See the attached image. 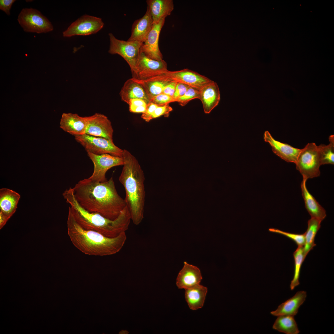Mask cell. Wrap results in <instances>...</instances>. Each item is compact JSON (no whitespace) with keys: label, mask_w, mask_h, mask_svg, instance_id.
<instances>
[{"label":"cell","mask_w":334,"mask_h":334,"mask_svg":"<svg viewBox=\"0 0 334 334\" xmlns=\"http://www.w3.org/2000/svg\"><path fill=\"white\" fill-rule=\"evenodd\" d=\"M73 189L76 199L82 208L111 220L117 218L127 206L125 199L118 194L112 177L103 182L84 179Z\"/></svg>","instance_id":"1"},{"label":"cell","mask_w":334,"mask_h":334,"mask_svg":"<svg viewBox=\"0 0 334 334\" xmlns=\"http://www.w3.org/2000/svg\"><path fill=\"white\" fill-rule=\"evenodd\" d=\"M123 167L119 180L125 191V200L131 220L136 225L144 218L145 191L143 171L138 161L129 151L123 150Z\"/></svg>","instance_id":"2"},{"label":"cell","mask_w":334,"mask_h":334,"mask_svg":"<svg viewBox=\"0 0 334 334\" xmlns=\"http://www.w3.org/2000/svg\"><path fill=\"white\" fill-rule=\"evenodd\" d=\"M67 227L68 234L73 244L87 255L103 256L115 254L122 249L127 239L126 232L111 238L96 231L85 229L77 222L69 211Z\"/></svg>","instance_id":"3"},{"label":"cell","mask_w":334,"mask_h":334,"mask_svg":"<svg viewBox=\"0 0 334 334\" xmlns=\"http://www.w3.org/2000/svg\"><path fill=\"white\" fill-rule=\"evenodd\" d=\"M62 195L71 205L69 211L84 229L96 231L111 238L117 237L128 230L131 217L127 206L117 218L111 220L99 214L89 212L82 208L76 199L72 188L66 190Z\"/></svg>","instance_id":"4"},{"label":"cell","mask_w":334,"mask_h":334,"mask_svg":"<svg viewBox=\"0 0 334 334\" xmlns=\"http://www.w3.org/2000/svg\"><path fill=\"white\" fill-rule=\"evenodd\" d=\"M295 164L303 178L307 180L319 176L321 165L318 146L314 143H307L301 149Z\"/></svg>","instance_id":"5"},{"label":"cell","mask_w":334,"mask_h":334,"mask_svg":"<svg viewBox=\"0 0 334 334\" xmlns=\"http://www.w3.org/2000/svg\"><path fill=\"white\" fill-rule=\"evenodd\" d=\"M110 46L108 52L118 54L122 57L129 65L134 77L136 73L137 63L140 53L142 42L125 41L117 39L112 33L109 34Z\"/></svg>","instance_id":"6"},{"label":"cell","mask_w":334,"mask_h":334,"mask_svg":"<svg viewBox=\"0 0 334 334\" xmlns=\"http://www.w3.org/2000/svg\"><path fill=\"white\" fill-rule=\"evenodd\" d=\"M17 20L24 31L37 33H45L53 30L51 22L38 10L32 8L23 9Z\"/></svg>","instance_id":"7"},{"label":"cell","mask_w":334,"mask_h":334,"mask_svg":"<svg viewBox=\"0 0 334 334\" xmlns=\"http://www.w3.org/2000/svg\"><path fill=\"white\" fill-rule=\"evenodd\" d=\"M75 138L84 147L87 153L97 155L107 154L122 156L123 150L115 145L113 141L106 139L86 134L75 136Z\"/></svg>","instance_id":"8"},{"label":"cell","mask_w":334,"mask_h":334,"mask_svg":"<svg viewBox=\"0 0 334 334\" xmlns=\"http://www.w3.org/2000/svg\"><path fill=\"white\" fill-rule=\"evenodd\" d=\"M104 25L101 18L85 15L72 23L63 32V36L68 37L75 35H88L98 32Z\"/></svg>","instance_id":"9"},{"label":"cell","mask_w":334,"mask_h":334,"mask_svg":"<svg viewBox=\"0 0 334 334\" xmlns=\"http://www.w3.org/2000/svg\"><path fill=\"white\" fill-rule=\"evenodd\" d=\"M88 155L94 165L93 172L88 178L96 182L107 181L105 176L107 171L113 167L123 164L122 157L107 154L97 155L90 152H88Z\"/></svg>","instance_id":"10"},{"label":"cell","mask_w":334,"mask_h":334,"mask_svg":"<svg viewBox=\"0 0 334 334\" xmlns=\"http://www.w3.org/2000/svg\"><path fill=\"white\" fill-rule=\"evenodd\" d=\"M168 71L167 63L164 60L152 59L140 52L137 63L136 75L133 78L145 80L164 74Z\"/></svg>","instance_id":"11"},{"label":"cell","mask_w":334,"mask_h":334,"mask_svg":"<svg viewBox=\"0 0 334 334\" xmlns=\"http://www.w3.org/2000/svg\"><path fill=\"white\" fill-rule=\"evenodd\" d=\"M171 81L182 83L200 91L213 81L208 77L188 69L179 71H168L160 75Z\"/></svg>","instance_id":"12"},{"label":"cell","mask_w":334,"mask_h":334,"mask_svg":"<svg viewBox=\"0 0 334 334\" xmlns=\"http://www.w3.org/2000/svg\"><path fill=\"white\" fill-rule=\"evenodd\" d=\"M165 20V19H162L158 22L153 23L140 48V52L146 56L158 61L163 60V55L159 48V39Z\"/></svg>","instance_id":"13"},{"label":"cell","mask_w":334,"mask_h":334,"mask_svg":"<svg viewBox=\"0 0 334 334\" xmlns=\"http://www.w3.org/2000/svg\"><path fill=\"white\" fill-rule=\"evenodd\" d=\"M88 124L86 134L113 141V130L110 121L105 115L99 113L87 117Z\"/></svg>","instance_id":"14"},{"label":"cell","mask_w":334,"mask_h":334,"mask_svg":"<svg viewBox=\"0 0 334 334\" xmlns=\"http://www.w3.org/2000/svg\"><path fill=\"white\" fill-rule=\"evenodd\" d=\"M263 137L264 141L270 145L274 154L287 162L295 163L301 149L276 140L268 131L264 132Z\"/></svg>","instance_id":"15"},{"label":"cell","mask_w":334,"mask_h":334,"mask_svg":"<svg viewBox=\"0 0 334 334\" xmlns=\"http://www.w3.org/2000/svg\"><path fill=\"white\" fill-rule=\"evenodd\" d=\"M88 124L87 117H81L76 113H63L60 119V127L75 136L85 134Z\"/></svg>","instance_id":"16"},{"label":"cell","mask_w":334,"mask_h":334,"mask_svg":"<svg viewBox=\"0 0 334 334\" xmlns=\"http://www.w3.org/2000/svg\"><path fill=\"white\" fill-rule=\"evenodd\" d=\"M153 21L148 7L144 15L135 20L131 28V34L128 41H138L143 42L151 30Z\"/></svg>","instance_id":"17"},{"label":"cell","mask_w":334,"mask_h":334,"mask_svg":"<svg viewBox=\"0 0 334 334\" xmlns=\"http://www.w3.org/2000/svg\"><path fill=\"white\" fill-rule=\"evenodd\" d=\"M184 263L178 276L176 285L178 288L185 289L200 284L202 278L200 271L197 267L186 262Z\"/></svg>","instance_id":"18"},{"label":"cell","mask_w":334,"mask_h":334,"mask_svg":"<svg viewBox=\"0 0 334 334\" xmlns=\"http://www.w3.org/2000/svg\"><path fill=\"white\" fill-rule=\"evenodd\" d=\"M199 99L201 101L204 113H210L218 104L220 92L216 83L213 81L200 91Z\"/></svg>","instance_id":"19"},{"label":"cell","mask_w":334,"mask_h":334,"mask_svg":"<svg viewBox=\"0 0 334 334\" xmlns=\"http://www.w3.org/2000/svg\"><path fill=\"white\" fill-rule=\"evenodd\" d=\"M306 296V291H298L293 297L280 305L275 310L271 312V314L274 316L287 315L294 316L305 301Z\"/></svg>","instance_id":"20"},{"label":"cell","mask_w":334,"mask_h":334,"mask_svg":"<svg viewBox=\"0 0 334 334\" xmlns=\"http://www.w3.org/2000/svg\"><path fill=\"white\" fill-rule=\"evenodd\" d=\"M120 95L122 100L127 104L130 100L133 99H142L147 104L150 102L142 86L133 78L125 82L121 90Z\"/></svg>","instance_id":"21"},{"label":"cell","mask_w":334,"mask_h":334,"mask_svg":"<svg viewBox=\"0 0 334 334\" xmlns=\"http://www.w3.org/2000/svg\"><path fill=\"white\" fill-rule=\"evenodd\" d=\"M307 180L306 179L303 178L301 184L302 195L304 200L305 208L311 217L322 221L326 216V211L307 190L306 186Z\"/></svg>","instance_id":"22"},{"label":"cell","mask_w":334,"mask_h":334,"mask_svg":"<svg viewBox=\"0 0 334 334\" xmlns=\"http://www.w3.org/2000/svg\"><path fill=\"white\" fill-rule=\"evenodd\" d=\"M20 198L16 192L6 188L0 189V213L8 219L16 211Z\"/></svg>","instance_id":"23"},{"label":"cell","mask_w":334,"mask_h":334,"mask_svg":"<svg viewBox=\"0 0 334 334\" xmlns=\"http://www.w3.org/2000/svg\"><path fill=\"white\" fill-rule=\"evenodd\" d=\"M147 7L149 8L153 23L170 15L174 9L172 0H147Z\"/></svg>","instance_id":"24"},{"label":"cell","mask_w":334,"mask_h":334,"mask_svg":"<svg viewBox=\"0 0 334 334\" xmlns=\"http://www.w3.org/2000/svg\"><path fill=\"white\" fill-rule=\"evenodd\" d=\"M185 289V299L190 309L194 310L201 308L205 300L207 288L199 284Z\"/></svg>","instance_id":"25"},{"label":"cell","mask_w":334,"mask_h":334,"mask_svg":"<svg viewBox=\"0 0 334 334\" xmlns=\"http://www.w3.org/2000/svg\"><path fill=\"white\" fill-rule=\"evenodd\" d=\"M134 78L142 86L150 100L162 93L165 87L171 81L161 75L145 80Z\"/></svg>","instance_id":"26"},{"label":"cell","mask_w":334,"mask_h":334,"mask_svg":"<svg viewBox=\"0 0 334 334\" xmlns=\"http://www.w3.org/2000/svg\"><path fill=\"white\" fill-rule=\"evenodd\" d=\"M322 221L311 217L308 221V227L304 233L305 244L303 246L304 254L305 258L309 251L316 246L315 239L318 231L321 227Z\"/></svg>","instance_id":"27"},{"label":"cell","mask_w":334,"mask_h":334,"mask_svg":"<svg viewBox=\"0 0 334 334\" xmlns=\"http://www.w3.org/2000/svg\"><path fill=\"white\" fill-rule=\"evenodd\" d=\"M272 328L286 334H298L300 332L294 316L291 315L278 316Z\"/></svg>","instance_id":"28"},{"label":"cell","mask_w":334,"mask_h":334,"mask_svg":"<svg viewBox=\"0 0 334 334\" xmlns=\"http://www.w3.org/2000/svg\"><path fill=\"white\" fill-rule=\"evenodd\" d=\"M329 143L328 145L321 144L318 146L321 165L334 164V135H330L328 138Z\"/></svg>","instance_id":"29"},{"label":"cell","mask_w":334,"mask_h":334,"mask_svg":"<svg viewBox=\"0 0 334 334\" xmlns=\"http://www.w3.org/2000/svg\"><path fill=\"white\" fill-rule=\"evenodd\" d=\"M293 256L294 260V270L293 277L290 285V288L292 290L300 284L299 278L301 267L305 259L303 246H298L294 252Z\"/></svg>","instance_id":"30"},{"label":"cell","mask_w":334,"mask_h":334,"mask_svg":"<svg viewBox=\"0 0 334 334\" xmlns=\"http://www.w3.org/2000/svg\"><path fill=\"white\" fill-rule=\"evenodd\" d=\"M200 91L189 86L185 93L179 98L177 102L181 106L186 105L190 101L195 99L200 98Z\"/></svg>","instance_id":"31"},{"label":"cell","mask_w":334,"mask_h":334,"mask_svg":"<svg viewBox=\"0 0 334 334\" xmlns=\"http://www.w3.org/2000/svg\"><path fill=\"white\" fill-rule=\"evenodd\" d=\"M269 231L271 232L281 234L285 236L294 241L298 246H303L305 244L304 233L296 234L282 231L279 229L270 228Z\"/></svg>","instance_id":"32"},{"label":"cell","mask_w":334,"mask_h":334,"mask_svg":"<svg viewBox=\"0 0 334 334\" xmlns=\"http://www.w3.org/2000/svg\"><path fill=\"white\" fill-rule=\"evenodd\" d=\"M129 111L135 113H144L146 110L147 104L143 100L139 99H133L130 100L128 104Z\"/></svg>","instance_id":"33"},{"label":"cell","mask_w":334,"mask_h":334,"mask_svg":"<svg viewBox=\"0 0 334 334\" xmlns=\"http://www.w3.org/2000/svg\"><path fill=\"white\" fill-rule=\"evenodd\" d=\"M150 101L158 106L163 105L175 102L173 97L161 93L152 98Z\"/></svg>","instance_id":"34"},{"label":"cell","mask_w":334,"mask_h":334,"mask_svg":"<svg viewBox=\"0 0 334 334\" xmlns=\"http://www.w3.org/2000/svg\"><path fill=\"white\" fill-rule=\"evenodd\" d=\"M173 110L169 104L158 106L153 112L152 117V119L157 118L161 116L164 115L165 117L169 116V113Z\"/></svg>","instance_id":"35"},{"label":"cell","mask_w":334,"mask_h":334,"mask_svg":"<svg viewBox=\"0 0 334 334\" xmlns=\"http://www.w3.org/2000/svg\"><path fill=\"white\" fill-rule=\"evenodd\" d=\"M189 86L180 82H177L175 91L173 97L177 102V100L185 93L188 89Z\"/></svg>","instance_id":"36"},{"label":"cell","mask_w":334,"mask_h":334,"mask_svg":"<svg viewBox=\"0 0 334 334\" xmlns=\"http://www.w3.org/2000/svg\"><path fill=\"white\" fill-rule=\"evenodd\" d=\"M158 105L150 101L147 104L146 112L142 113L141 117L147 122L152 120V115Z\"/></svg>","instance_id":"37"},{"label":"cell","mask_w":334,"mask_h":334,"mask_svg":"<svg viewBox=\"0 0 334 334\" xmlns=\"http://www.w3.org/2000/svg\"><path fill=\"white\" fill-rule=\"evenodd\" d=\"M15 0H0V9L8 15L10 14V11Z\"/></svg>","instance_id":"38"},{"label":"cell","mask_w":334,"mask_h":334,"mask_svg":"<svg viewBox=\"0 0 334 334\" xmlns=\"http://www.w3.org/2000/svg\"><path fill=\"white\" fill-rule=\"evenodd\" d=\"M177 82L174 81H171L165 87L162 93L173 97Z\"/></svg>","instance_id":"39"},{"label":"cell","mask_w":334,"mask_h":334,"mask_svg":"<svg viewBox=\"0 0 334 334\" xmlns=\"http://www.w3.org/2000/svg\"><path fill=\"white\" fill-rule=\"evenodd\" d=\"M129 332L126 331L122 330L119 332V334H128Z\"/></svg>","instance_id":"40"}]
</instances>
